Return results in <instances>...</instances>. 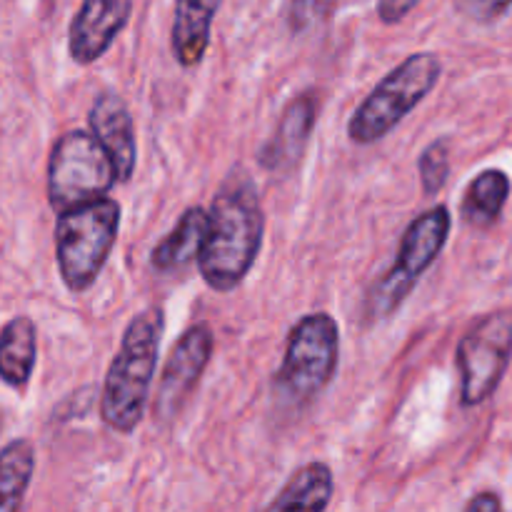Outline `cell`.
<instances>
[{
  "label": "cell",
  "instance_id": "6da1fadb",
  "mask_svg": "<svg viewBox=\"0 0 512 512\" xmlns=\"http://www.w3.org/2000/svg\"><path fill=\"white\" fill-rule=\"evenodd\" d=\"M265 215L253 183L230 175L208 210V230L198 255V268L208 288L218 293L238 288L263 248Z\"/></svg>",
  "mask_w": 512,
  "mask_h": 512
},
{
  "label": "cell",
  "instance_id": "7a4b0ae2",
  "mask_svg": "<svg viewBox=\"0 0 512 512\" xmlns=\"http://www.w3.org/2000/svg\"><path fill=\"white\" fill-rule=\"evenodd\" d=\"M160 335H163L160 308L143 310L125 328L100 395V418L115 433L130 435L143 423L155 365H158Z\"/></svg>",
  "mask_w": 512,
  "mask_h": 512
},
{
  "label": "cell",
  "instance_id": "3957f363",
  "mask_svg": "<svg viewBox=\"0 0 512 512\" xmlns=\"http://www.w3.org/2000/svg\"><path fill=\"white\" fill-rule=\"evenodd\" d=\"M118 230L120 205L108 195L58 213L55 255L60 278L70 293H85L98 280L113 253Z\"/></svg>",
  "mask_w": 512,
  "mask_h": 512
},
{
  "label": "cell",
  "instance_id": "277c9868",
  "mask_svg": "<svg viewBox=\"0 0 512 512\" xmlns=\"http://www.w3.org/2000/svg\"><path fill=\"white\" fill-rule=\"evenodd\" d=\"M443 65L435 53H413L390 70L348 120V135L358 145H373L393 133L438 85Z\"/></svg>",
  "mask_w": 512,
  "mask_h": 512
},
{
  "label": "cell",
  "instance_id": "5b68a950",
  "mask_svg": "<svg viewBox=\"0 0 512 512\" xmlns=\"http://www.w3.org/2000/svg\"><path fill=\"white\" fill-rule=\"evenodd\" d=\"M453 228V215L448 205H435L413 220L400 238L398 258L385 270L383 278L370 288L365 298L368 320H385L398 313L415 285L420 283L430 265L440 258Z\"/></svg>",
  "mask_w": 512,
  "mask_h": 512
},
{
  "label": "cell",
  "instance_id": "8992f818",
  "mask_svg": "<svg viewBox=\"0 0 512 512\" xmlns=\"http://www.w3.org/2000/svg\"><path fill=\"white\" fill-rule=\"evenodd\" d=\"M340 360V328L333 315L310 313L293 325L285 343L275 388L295 405L318 398L333 380Z\"/></svg>",
  "mask_w": 512,
  "mask_h": 512
},
{
  "label": "cell",
  "instance_id": "52a82bcc",
  "mask_svg": "<svg viewBox=\"0 0 512 512\" xmlns=\"http://www.w3.org/2000/svg\"><path fill=\"white\" fill-rule=\"evenodd\" d=\"M115 180L113 163L88 130L60 135L48 160V203L55 213L105 198Z\"/></svg>",
  "mask_w": 512,
  "mask_h": 512
},
{
  "label": "cell",
  "instance_id": "ba28073f",
  "mask_svg": "<svg viewBox=\"0 0 512 512\" xmlns=\"http://www.w3.org/2000/svg\"><path fill=\"white\" fill-rule=\"evenodd\" d=\"M512 360V308L480 318L460 338L455 363L460 373V403L478 408L495 395Z\"/></svg>",
  "mask_w": 512,
  "mask_h": 512
},
{
  "label": "cell",
  "instance_id": "9c48e42d",
  "mask_svg": "<svg viewBox=\"0 0 512 512\" xmlns=\"http://www.w3.org/2000/svg\"><path fill=\"white\" fill-rule=\"evenodd\" d=\"M215 338L210 325L198 323L185 330L178 343L170 350L168 360L160 373L155 388V418L160 423H170L178 418L183 405L188 403L193 390L198 388L210 358H213Z\"/></svg>",
  "mask_w": 512,
  "mask_h": 512
},
{
  "label": "cell",
  "instance_id": "30bf717a",
  "mask_svg": "<svg viewBox=\"0 0 512 512\" xmlns=\"http://www.w3.org/2000/svg\"><path fill=\"white\" fill-rule=\"evenodd\" d=\"M133 0H83L70 23L68 53L78 65L103 58L120 30L128 25Z\"/></svg>",
  "mask_w": 512,
  "mask_h": 512
},
{
  "label": "cell",
  "instance_id": "8fae6325",
  "mask_svg": "<svg viewBox=\"0 0 512 512\" xmlns=\"http://www.w3.org/2000/svg\"><path fill=\"white\" fill-rule=\"evenodd\" d=\"M320 98L315 90H305L298 98L285 105L280 123L275 133L270 135L268 143L260 148V165L270 173H288L303 158L308 140L313 135L315 123H318Z\"/></svg>",
  "mask_w": 512,
  "mask_h": 512
},
{
  "label": "cell",
  "instance_id": "7c38bea8",
  "mask_svg": "<svg viewBox=\"0 0 512 512\" xmlns=\"http://www.w3.org/2000/svg\"><path fill=\"white\" fill-rule=\"evenodd\" d=\"M90 133L95 135L113 163L115 180L128 183L138 163V143L135 125L128 103L118 93H100L90 108Z\"/></svg>",
  "mask_w": 512,
  "mask_h": 512
},
{
  "label": "cell",
  "instance_id": "4fadbf2b",
  "mask_svg": "<svg viewBox=\"0 0 512 512\" xmlns=\"http://www.w3.org/2000/svg\"><path fill=\"white\" fill-rule=\"evenodd\" d=\"M220 3L223 0H175L170 48L183 68H195L203 63Z\"/></svg>",
  "mask_w": 512,
  "mask_h": 512
},
{
  "label": "cell",
  "instance_id": "5bb4252c",
  "mask_svg": "<svg viewBox=\"0 0 512 512\" xmlns=\"http://www.w3.org/2000/svg\"><path fill=\"white\" fill-rule=\"evenodd\" d=\"M38 360V330L28 315L8 320L0 330V380L13 390L28 388Z\"/></svg>",
  "mask_w": 512,
  "mask_h": 512
},
{
  "label": "cell",
  "instance_id": "9a60e30c",
  "mask_svg": "<svg viewBox=\"0 0 512 512\" xmlns=\"http://www.w3.org/2000/svg\"><path fill=\"white\" fill-rule=\"evenodd\" d=\"M205 230H208V210L205 208H188L180 215L178 225L165 235L150 253V265L160 273L180 270L198 260L200 248H203Z\"/></svg>",
  "mask_w": 512,
  "mask_h": 512
},
{
  "label": "cell",
  "instance_id": "2e32d148",
  "mask_svg": "<svg viewBox=\"0 0 512 512\" xmlns=\"http://www.w3.org/2000/svg\"><path fill=\"white\" fill-rule=\"evenodd\" d=\"M510 190L512 183L505 170L488 168L475 175L465 190L463 205H460L465 223L475 230L493 228L503 215L505 205H508Z\"/></svg>",
  "mask_w": 512,
  "mask_h": 512
},
{
  "label": "cell",
  "instance_id": "e0dca14e",
  "mask_svg": "<svg viewBox=\"0 0 512 512\" xmlns=\"http://www.w3.org/2000/svg\"><path fill=\"white\" fill-rule=\"evenodd\" d=\"M333 498V470L325 463H308L290 475L268 510H325Z\"/></svg>",
  "mask_w": 512,
  "mask_h": 512
},
{
  "label": "cell",
  "instance_id": "ac0fdd59",
  "mask_svg": "<svg viewBox=\"0 0 512 512\" xmlns=\"http://www.w3.org/2000/svg\"><path fill=\"white\" fill-rule=\"evenodd\" d=\"M35 473V448L30 440H10L0 450V512H13L23 505Z\"/></svg>",
  "mask_w": 512,
  "mask_h": 512
},
{
  "label": "cell",
  "instance_id": "d6986e66",
  "mask_svg": "<svg viewBox=\"0 0 512 512\" xmlns=\"http://www.w3.org/2000/svg\"><path fill=\"white\" fill-rule=\"evenodd\" d=\"M420 185L425 195H435L445 188L450 178V140L438 138L423 150L418 160Z\"/></svg>",
  "mask_w": 512,
  "mask_h": 512
},
{
  "label": "cell",
  "instance_id": "ffe728a7",
  "mask_svg": "<svg viewBox=\"0 0 512 512\" xmlns=\"http://www.w3.org/2000/svg\"><path fill=\"white\" fill-rule=\"evenodd\" d=\"M335 0H290L288 5V25L293 33L313 28L315 23L325 18L333 8Z\"/></svg>",
  "mask_w": 512,
  "mask_h": 512
},
{
  "label": "cell",
  "instance_id": "44dd1931",
  "mask_svg": "<svg viewBox=\"0 0 512 512\" xmlns=\"http://www.w3.org/2000/svg\"><path fill=\"white\" fill-rule=\"evenodd\" d=\"M512 8V0H468V13L480 23H493Z\"/></svg>",
  "mask_w": 512,
  "mask_h": 512
},
{
  "label": "cell",
  "instance_id": "7402d4cb",
  "mask_svg": "<svg viewBox=\"0 0 512 512\" xmlns=\"http://www.w3.org/2000/svg\"><path fill=\"white\" fill-rule=\"evenodd\" d=\"M420 0H378V18L385 25H395L410 15V10L418 5Z\"/></svg>",
  "mask_w": 512,
  "mask_h": 512
},
{
  "label": "cell",
  "instance_id": "603a6c76",
  "mask_svg": "<svg viewBox=\"0 0 512 512\" xmlns=\"http://www.w3.org/2000/svg\"><path fill=\"white\" fill-rule=\"evenodd\" d=\"M468 512H500L503 510V500L498 493H478L473 500L465 503Z\"/></svg>",
  "mask_w": 512,
  "mask_h": 512
},
{
  "label": "cell",
  "instance_id": "cb8c5ba5",
  "mask_svg": "<svg viewBox=\"0 0 512 512\" xmlns=\"http://www.w3.org/2000/svg\"><path fill=\"white\" fill-rule=\"evenodd\" d=\"M0 428H3V415H0Z\"/></svg>",
  "mask_w": 512,
  "mask_h": 512
}]
</instances>
